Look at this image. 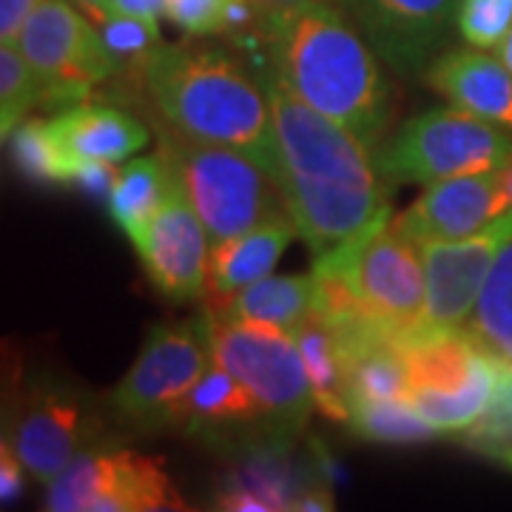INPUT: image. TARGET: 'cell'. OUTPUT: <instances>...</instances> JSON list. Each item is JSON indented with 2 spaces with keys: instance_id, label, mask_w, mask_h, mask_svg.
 <instances>
[{
  "instance_id": "cell-17",
  "label": "cell",
  "mask_w": 512,
  "mask_h": 512,
  "mask_svg": "<svg viewBox=\"0 0 512 512\" xmlns=\"http://www.w3.org/2000/svg\"><path fill=\"white\" fill-rule=\"evenodd\" d=\"M427 83L456 109L512 131V74L487 49H456L439 55L427 69Z\"/></svg>"
},
{
  "instance_id": "cell-10",
  "label": "cell",
  "mask_w": 512,
  "mask_h": 512,
  "mask_svg": "<svg viewBox=\"0 0 512 512\" xmlns=\"http://www.w3.org/2000/svg\"><path fill=\"white\" fill-rule=\"evenodd\" d=\"M49 512L185 510L163 458L123 447H89L49 484Z\"/></svg>"
},
{
  "instance_id": "cell-1",
  "label": "cell",
  "mask_w": 512,
  "mask_h": 512,
  "mask_svg": "<svg viewBox=\"0 0 512 512\" xmlns=\"http://www.w3.org/2000/svg\"><path fill=\"white\" fill-rule=\"evenodd\" d=\"M259 80L274 111L285 208L313 256L328 254L387 208L373 148L299 100L271 66Z\"/></svg>"
},
{
  "instance_id": "cell-39",
  "label": "cell",
  "mask_w": 512,
  "mask_h": 512,
  "mask_svg": "<svg viewBox=\"0 0 512 512\" xmlns=\"http://www.w3.org/2000/svg\"><path fill=\"white\" fill-rule=\"evenodd\" d=\"M262 15H271V12H282V9H296V6H313V3H330V6H345L348 9V0H251Z\"/></svg>"
},
{
  "instance_id": "cell-41",
  "label": "cell",
  "mask_w": 512,
  "mask_h": 512,
  "mask_svg": "<svg viewBox=\"0 0 512 512\" xmlns=\"http://www.w3.org/2000/svg\"><path fill=\"white\" fill-rule=\"evenodd\" d=\"M498 177H501V191H504V202H507V211H512V157L507 163L498 168Z\"/></svg>"
},
{
  "instance_id": "cell-28",
  "label": "cell",
  "mask_w": 512,
  "mask_h": 512,
  "mask_svg": "<svg viewBox=\"0 0 512 512\" xmlns=\"http://www.w3.org/2000/svg\"><path fill=\"white\" fill-rule=\"evenodd\" d=\"M296 495L299 493H293L291 481L279 467L268 461H256L237 470V476L222 484V490L217 493V507L239 512L293 510Z\"/></svg>"
},
{
  "instance_id": "cell-4",
  "label": "cell",
  "mask_w": 512,
  "mask_h": 512,
  "mask_svg": "<svg viewBox=\"0 0 512 512\" xmlns=\"http://www.w3.org/2000/svg\"><path fill=\"white\" fill-rule=\"evenodd\" d=\"M373 157L387 183L433 185L498 171L512 157V131L456 106H441L407 120Z\"/></svg>"
},
{
  "instance_id": "cell-18",
  "label": "cell",
  "mask_w": 512,
  "mask_h": 512,
  "mask_svg": "<svg viewBox=\"0 0 512 512\" xmlns=\"http://www.w3.org/2000/svg\"><path fill=\"white\" fill-rule=\"evenodd\" d=\"M299 237L291 214L282 211L268 217L237 237L222 239L211 245L208 254V288L205 293L214 302H228L234 293L254 285L259 279L274 274L276 262L288 251L293 239Z\"/></svg>"
},
{
  "instance_id": "cell-30",
  "label": "cell",
  "mask_w": 512,
  "mask_h": 512,
  "mask_svg": "<svg viewBox=\"0 0 512 512\" xmlns=\"http://www.w3.org/2000/svg\"><path fill=\"white\" fill-rule=\"evenodd\" d=\"M43 100V83L15 43H0V134L9 137Z\"/></svg>"
},
{
  "instance_id": "cell-13",
  "label": "cell",
  "mask_w": 512,
  "mask_h": 512,
  "mask_svg": "<svg viewBox=\"0 0 512 512\" xmlns=\"http://www.w3.org/2000/svg\"><path fill=\"white\" fill-rule=\"evenodd\" d=\"M177 165V163H174ZM148 279L171 302H194L208 288L211 237L185 194L180 171L160 211L151 217L143 237L134 242Z\"/></svg>"
},
{
  "instance_id": "cell-8",
  "label": "cell",
  "mask_w": 512,
  "mask_h": 512,
  "mask_svg": "<svg viewBox=\"0 0 512 512\" xmlns=\"http://www.w3.org/2000/svg\"><path fill=\"white\" fill-rule=\"evenodd\" d=\"M43 83V100L52 109L83 103L92 86L120 69L100 26L72 0H43L23 23L15 40Z\"/></svg>"
},
{
  "instance_id": "cell-5",
  "label": "cell",
  "mask_w": 512,
  "mask_h": 512,
  "mask_svg": "<svg viewBox=\"0 0 512 512\" xmlns=\"http://www.w3.org/2000/svg\"><path fill=\"white\" fill-rule=\"evenodd\" d=\"M165 148L177 163L185 194L200 214L211 245L288 211L282 208L279 183L237 148L191 140L180 131Z\"/></svg>"
},
{
  "instance_id": "cell-22",
  "label": "cell",
  "mask_w": 512,
  "mask_h": 512,
  "mask_svg": "<svg viewBox=\"0 0 512 512\" xmlns=\"http://www.w3.org/2000/svg\"><path fill=\"white\" fill-rule=\"evenodd\" d=\"M296 345L305 362V373L311 382L313 407L333 421L348 424V376H345V359L333 330L311 313L299 328L293 330Z\"/></svg>"
},
{
  "instance_id": "cell-42",
  "label": "cell",
  "mask_w": 512,
  "mask_h": 512,
  "mask_svg": "<svg viewBox=\"0 0 512 512\" xmlns=\"http://www.w3.org/2000/svg\"><path fill=\"white\" fill-rule=\"evenodd\" d=\"M495 52H498V57L504 60V66H507V69H510V74H512V29H510V35L504 37V43H501V46H498Z\"/></svg>"
},
{
  "instance_id": "cell-20",
  "label": "cell",
  "mask_w": 512,
  "mask_h": 512,
  "mask_svg": "<svg viewBox=\"0 0 512 512\" xmlns=\"http://www.w3.org/2000/svg\"><path fill=\"white\" fill-rule=\"evenodd\" d=\"M174 177L177 165L165 146L157 154L126 160V165L117 171L106 205L111 222L126 234L131 245L143 237L151 217L160 211L174 185Z\"/></svg>"
},
{
  "instance_id": "cell-23",
  "label": "cell",
  "mask_w": 512,
  "mask_h": 512,
  "mask_svg": "<svg viewBox=\"0 0 512 512\" xmlns=\"http://www.w3.org/2000/svg\"><path fill=\"white\" fill-rule=\"evenodd\" d=\"M464 330L484 353L512 365V239L493 262Z\"/></svg>"
},
{
  "instance_id": "cell-14",
  "label": "cell",
  "mask_w": 512,
  "mask_h": 512,
  "mask_svg": "<svg viewBox=\"0 0 512 512\" xmlns=\"http://www.w3.org/2000/svg\"><path fill=\"white\" fill-rule=\"evenodd\" d=\"M458 0H348L370 46L396 69H421L456 23Z\"/></svg>"
},
{
  "instance_id": "cell-6",
  "label": "cell",
  "mask_w": 512,
  "mask_h": 512,
  "mask_svg": "<svg viewBox=\"0 0 512 512\" xmlns=\"http://www.w3.org/2000/svg\"><path fill=\"white\" fill-rule=\"evenodd\" d=\"M214 362V313L157 325L111 393V410L134 430H165L188 390Z\"/></svg>"
},
{
  "instance_id": "cell-15",
  "label": "cell",
  "mask_w": 512,
  "mask_h": 512,
  "mask_svg": "<svg viewBox=\"0 0 512 512\" xmlns=\"http://www.w3.org/2000/svg\"><path fill=\"white\" fill-rule=\"evenodd\" d=\"M504 211L498 171H481L427 185L419 200L396 217V225L416 242H444L484 231Z\"/></svg>"
},
{
  "instance_id": "cell-24",
  "label": "cell",
  "mask_w": 512,
  "mask_h": 512,
  "mask_svg": "<svg viewBox=\"0 0 512 512\" xmlns=\"http://www.w3.org/2000/svg\"><path fill=\"white\" fill-rule=\"evenodd\" d=\"M495 379H498V365L487 353L484 365L478 373L458 390L450 393H410L407 399L416 407L421 419L427 421L439 436H458L470 424L481 419V413L490 407L495 393Z\"/></svg>"
},
{
  "instance_id": "cell-16",
  "label": "cell",
  "mask_w": 512,
  "mask_h": 512,
  "mask_svg": "<svg viewBox=\"0 0 512 512\" xmlns=\"http://www.w3.org/2000/svg\"><path fill=\"white\" fill-rule=\"evenodd\" d=\"M66 163H126L140 148L148 146V128L128 111L106 103H77L57 111L49 120Z\"/></svg>"
},
{
  "instance_id": "cell-11",
  "label": "cell",
  "mask_w": 512,
  "mask_h": 512,
  "mask_svg": "<svg viewBox=\"0 0 512 512\" xmlns=\"http://www.w3.org/2000/svg\"><path fill=\"white\" fill-rule=\"evenodd\" d=\"M103 419L80 387L32 384L18 407L3 441L18 453L29 476L52 484L74 458L97 444Z\"/></svg>"
},
{
  "instance_id": "cell-33",
  "label": "cell",
  "mask_w": 512,
  "mask_h": 512,
  "mask_svg": "<svg viewBox=\"0 0 512 512\" xmlns=\"http://www.w3.org/2000/svg\"><path fill=\"white\" fill-rule=\"evenodd\" d=\"M103 40L111 49V55L117 57L120 69L123 66H137L143 69L148 57L154 55L163 40H160V26L154 20L128 18V15H109L100 23Z\"/></svg>"
},
{
  "instance_id": "cell-36",
  "label": "cell",
  "mask_w": 512,
  "mask_h": 512,
  "mask_svg": "<svg viewBox=\"0 0 512 512\" xmlns=\"http://www.w3.org/2000/svg\"><path fill=\"white\" fill-rule=\"evenodd\" d=\"M43 0H0V43H15L23 23Z\"/></svg>"
},
{
  "instance_id": "cell-37",
  "label": "cell",
  "mask_w": 512,
  "mask_h": 512,
  "mask_svg": "<svg viewBox=\"0 0 512 512\" xmlns=\"http://www.w3.org/2000/svg\"><path fill=\"white\" fill-rule=\"evenodd\" d=\"M168 12V0H111V15H128L160 23Z\"/></svg>"
},
{
  "instance_id": "cell-40",
  "label": "cell",
  "mask_w": 512,
  "mask_h": 512,
  "mask_svg": "<svg viewBox=\"0 0 512 512\" xmlns=\"http://www.w3.org/2000/svg\"><path fill=\"white\" fill-rule=\"evenodd\" d=\"M72 3L86 18H92L97 26L111 15V0H72Z\"/></svg>"
},
{
  "instance_id": "cell-38",
  "label": "cell",
  "mask_w": 512,
  "mask_h": 512,
  "mask_svg": "<svg viewBox=\"0 0 512 512\" xmlns=\"http://www.w3.org/2000/svg\"><path fill=\"white\" fill-rule=\"evenodd\" d=\"M333 507H336V504H333V493L325 490V487L299 493L296 495V504H293V510L296 512H325L333 510Z\"/></svg>"
},
{
  "instance_id": "cell-12",
  "label": "cell",
  "mask_w": 512,
  "mask_h": 512,
  "mask_svg": "<svg viewBox=\"0 0 512 512\" xmlns=\"http://www.w3.org/2000/svg\"><path fill=\"white\" fill-rule=\"evenodd\" d=\"M510 239L512 211H504L484 231L470 237L419 242L427 274V302L421 325L464 330L481 288L493 271V262Z\"/></svg>"
},
{
  "instance_id": "cell-2",
  "label": "cell",
  "mask_w": 512,
  "mask_h": 512,
  "mask_svg": "<svg viewBox=\"0 0 512 512\" xmlns=\"http://www.w3.org/2000/svg\"><path fill=\"white\" fill-rule=\"evenodd\" d=\"M259 20L268 66L291 92L376 151L390 123V86L345 6L313 3Z\"/></svg>"
},
{
  "instance_id": "cell-9",
  "label": "cell",
  "mask_w": 512,
  "mask_h": 512,
  "mask_svg": "<svg viewBox=\"0 0 512 512\" xmlns=\"http://www.w3.org/2000/svg\"><path fill=\"white\" fill-rule=\"evenodd\" d=\"M214 362L254 393L279 433L305 427L313 410L311 382L291 330L234 322L214 313Z\"/></svg>"
},
{
  "instance_id": "cell-27",
  "label": "cell",
  "mask_w": 512,
  "mask_h": 512,
  "mask_svg": "<svg viewBox=\"0 0 512 512\" xmlns=\"http://www.w3.org/2000/svg\"><path fill=\"white\" fill-rule=\"evenodd\" d=\"M495 365H498V379H495L493 402L476 424L458 433V441L512 473V365L498 359Z\"/></svg>"
},
{
  "instance_id": "cell-26",
  "label": "cell",
  "mask_w": 512,
  "mask_h": 512,
  "mask_svg": "<svg viewBox=\"0 0 512 512\" xmlns=\"http://www.w3.org/2000/svg\"><path fill=\"white\" fill-rule=\"evenodd\" d=\"M348 424L356 436L379 444H419L436 439L439 433L421 419L410 399L382 402H350Z\"/></svg>"
},
{
  "instance_id": "cell-19",
  "label": "cell",
  "mask_w": 512,
  "mask_h": 512,
  "mask_svg": "<svg viewBox=\"0 0 512 512\" xmlns=\"http://www.w3.org/2000/svg\"><path fill=\"white\" fill-rule=\"evenodd\" d=\"M259 421H271L256 396L239 382L231 370L217 362L205 370L200 382L188 390L180 407L171 416V430H183L188 436H211L237 433Z\"/></svg>"
},
{
  "instance_id": "cell-3",
  "label": "cell",
  "mask_w": 512,
  "mask_h": 512,
  "mask_svg": "<svg viewBox=\"0 0 512 512\" xmlns=\"http://www.w3.org/2000/svg\"><path fill=\"white\" fill-rule=\"evenodd\" d=\"M148 97L191 140L237 148L279 180L271 100L245 66L217 46H160L140 69Z\"/></svg>"
},
{
  "instance_id": "cell-34",
  "label": "cell",
  "mask_w": 512,
  "mask_h": 512,
  "mask_svg": "<svg viewBox=\"0 0 512 512\" xmlns=\"http://www.w3.org/2000/svg\"><path fill=\"white\" fill-rule=\"evenodd\" d=\"M117 163H80L74 165L72 185L86 191L94 200H109L114 180H117Z\"/></svg>"
},
{
  "instance_id": "cell-31",
  "label": "cell",
  "mask_w": 512,
  "mask_h": 512,
  "mask_svg": "<svg viewBox=\"0 0 512 512\" xmlns=\"http://www.w3.org/2000/svg\"><path fill=\"white\" fill-rule=\"evenodd\" d=\"M259 15L251 0H168L165 18L194 37L228 35Z\"/></svg>"
},
{
  "instance_id": "cell-7",
  "label": "cell",
  "mask_w": 512,
  "mask_h": 512,
  "mask_svg": "<svg viewBox=\"0 0 512 512\" xmlns=\"http://www.w3.org/2000/svg\"><path fill=\"white\" fill-rule=\"evenodd\" d=\"M319 265L348 276L353 291L396 339L424 322L427 274L416 239L390 222V208L328 254L316 256Z\"/></svg>"
},
{
  "instance_id": "cell-32",
  "label": "cell",
  "mask_w": 512,
  "mask_h": 512,
  "mask_svg": "<svg viewBox=\"0 0 512 512\" xmlns=\"http://www.w3.org/2000/svg\"><path fill=\"white\" fill-rule=\"evenodd\" d=\"M456 29L467 46L495 52L512 29V0H458Z\"/></svg>"
},
{
  "instance_id": "cell-25",
  "label": "cell",
  "mask_w": 512,
  "mask_h": 512,
  "mask_svg": "<svg viewBox=\"0 0 512 512\" xmlns=\"http://www.w3.org/2000/svg\"><path fill=\"white\" fill-rule=\"evenodd\" d=\"M350 402H382V399H407L410 382L407 367L396 342H384L353 353L345 359Z\"/></svg>"
},
{
  "instance_id": "cell-21",
  "label": "cell",
  "mask_w": 512,
  "mask_h": 512,
  "mask_svg": "<svg viewBox=\"0 0 512 512\" xmlns=\"http://www.w3.org/2000/svg\"><path fill=\"white\" fill-rule=\"evenodd\" d=\"M316 302V276H265L254 285L234 293L225 308L222 319L234 322H254V325H271L279 330H296L313 313Z\"/></svg>"
},
{
  "instance_id": "cell-35",
  "label": "cell",
  "mask_w": 512,
  "mask_h": 512,
  "mask_svg": "<svg viewBox=\"0 0 512 512\" xmlns=\"http://www.w3.org/2000/svg\"><path fill=\"white\" fill-rule=\"evenodd\" d=\"M26 476H29V470L23 467L18 453L3 441L0 444V501L3 504H12V501H18L20 495H23Z\"/></svg>"
},
{
  "instance_id": "cell-29",
  "label": "cell",
  "mask_w": 512,
  "mask_h": 512,
  "mask_svg": "<svg viewBox=\"0 0 512 512\" xmlns=\"http://www.w3.org/2000/svg\"><path fill=\"white\" fill-rule=\"evenodd\" d=\"M6 140H12V160L20 171L49 185H72V165L60 154L55 137L49 131V120H23Z\"/></svg>"
}]
</instances>
